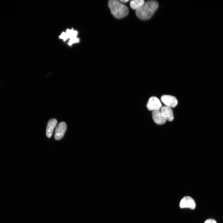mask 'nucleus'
Here are the masks:
<instances>
[{
	"label": "nucleus",
	"instance_id": "obj_1",
	"mask_svg": "<svg viewBox=\"0 0 223 223\" xmlns=\"http://www.w3.org/2000/svg\"><path fill=\"white\" fill-rule=\"evenodd\" d=\"M158 7V2L155 1H148L139 9L136 10L137 16L142 20H146L151 18Z\"/></svg>",
	"mask_w": 223,
	"mask_h": 223
},
{
	"label": "nucleus",
	"instance_id": "obj_6",
	"mask_svg": "<svg viewBox=\"0 0 223 223\" xmlns=\"http://www.w3.org/2000/svg\"><path fill=\"white\" fill-rule=\"evenodd\" d=\"M67 126L64 122L59 123L56 127L55 132V138L56 140H59L63 136L66 131Z\"/></svg>",
	"mask_w": 223,
	"mask_h": 223
},
{
	"label": "nucleus",
	"instance_id": "obj_5",
	"mask_svg": "<svg viewBox=\"0 0 223 223\" xmlns=\"http://www.w3.org/2000/svg\"><path fill=\"white\" fill-rule=\"evenodd\" d=\"M162 101L166 106L170 107H174L177 104L178 101L174 97L170 95H164L161 98Z\"/></svg>",
	"mask_w": 223,
	"mask_h": 223
},
{
	"label": "nucleus",
	"instance_id": "obj_4",
	"mask_svg": "<svg viewBox=\"0 0 223 223\" xmlns=\"http://www.w3.org/2000/svg\"><path fill=\"white\" fill-rule=\"evenodd\" d=\"M179 206L181 208H189L191 209H194L195 208L196 204L195 201L191 197L186 196L181 199Z\"/></svg>",
	"mask_w": 223,
	"mask_h": 223
},
{
	"label": "nucleus",
	"instance_id": "obj_10",
	"mask_svg": "<svg viewBox=\"0 0 223 223\" xmlns=\"http://www.w3.org/2000/svg\"><path fill=\"white\" fill-rule=\"evenodd\" d=\"M143 0H133L130 2V7L136 10L140 8L145 3Z\"/></svg>",
	"mask_w": 223,
	"mask_h": 223
},
{
	"label": "nucleus",
	"instance_id": "obj_9",
	"mask_svg": "<svg viewBox=\"0 0 223 223\" xmlns=\"http://www.w3.org/2000/svg\"><path fill=\"white\" fill-rule=\"evenodd\" d=\"M57 123L56 120L54 118L50 120L48 122L46 132V136L48 138H50L51 136Z\"/></svg>",
	"mask_w": 223,
	"mask_h": 223
},
{
	"label": "nucleus",
	"instance_id": "obj_8",
	"mask_svg": "<svg viewBox=\"0 0 223 223\" xmlns=\"http://www.w3.org/2000/svg\"><path fill=\"white\" fill-rule=\"evenodd\" d=\"M160 110L166 120L172 121L174 119V116L172 109L171 107L166 106H162Z\"/></svg>",
	"mask_w": 223,
	"mask_h": 223
},
{
	"label": "nucleus",
	"instance_id": "obj_2",
	"mask_svg": "<svg viewBox=\"0 0 223 223\" xmlns=\"http://www.w3.org/2000/svg\"><path fill=\"white\" fill-rule=\"evenodd\" d=\"M111 13L116 18L120 19L125 17L129 13L127 7L120 1L110 0L108 3Z\"/></svg>",
	"mask_w": 223,
	"mask_h": 223
},
{
	"label": "nucleus",
	"instance_id": "obj_7",
	"mask_svg": "<svg viewBox=\"0 0 223 223\" xmlns=\"http://www.w3.org/2000/svg\"><path fill=\"white\" fill-rule=\"evenodd\" d=\"M152 117L154 121L157 124L163 125L166 122V120L160 109L153 111Z\"/></svg>",
	"mask_w": 223,
	"mask_h": 223
},
{
	"label": "nucleus",
	"instance_id": "obj_3",
	"mask_svg": "<svg viewBox=\"0 0 223 223\" xmlns=\"http://www.w3.org/2000/svg\"><path fill=\"white\" fill-rule=\"evenodd\" d=\"M162 104L159 99L155 96L150 98L147 104V109L150 111H154L160 109Z\"/></svg>",
	"mask_w": 223,
	"mask_h": 223
},
{
	"label": "nucleus",
	"instance_id": "obj_11",
	"mask_svg": "<svg viewBox=\"0 0 223 223\" xmlns=\"http://www.w3.org/2000/svg\"><path fill=\"white\" fill-rule=\"evenodd\" d=\"M68 38H72L77 37L78 32L76 31H74L72 29H67L66 31Z\"/></svg>",
	"mask_w": 223,
	"mask_h": 223
},
{
	"label": "nucleus",
	"instance_id": "obj_12",
	"mask_svg": "<svg viewBox=\"0 0 223 223\" xmlns=\"http://www.w3.org/2000/svg\"><path fill=\"white\" fill-rule=\"evenodd\" d=\"M79 42V39L77 37L70 38V40L68 43V45H71L73 43H74L78 42Z\"/></svg>",
	"mask_w": 223,
	"mask_h": 223
},
{
	"label": "nucleus",
	"instance_id": "obj_15",
	"mask_svg": "<svg viewBox=\"0 0 223 223\" xmlns=\"http://www.w3.org/2000/svg\"><path fill=\"white\" fill-rule=\"evenodd\" d=\"M120 2H122L123 3H125L128 2L129 0H120Z\"/></svg>",
	"mask_w": 223,
	"mask_h": 223
},
{
	"label": "nucleus",
	"instance_id": "obj_14",
	"mask_svg": "<svg viewBox=\"0 0 223 223\" xmlns=\"http://www.w3.org/2000/svg\"><path fill=\"white\" fill-rule=\"evenodd\" d=\"M204 223H217L216 221L213 219H209L206 221Z\"/></svg>",
	"mask_w": 223,
	"mask_h": 223
},
{
	"label": "nucleus",
	"instance_id": "obj_13",
	"mask_svg": "<svg viewBox=\"0 0 223 223\" xmlns=\"http://www.w3.org/2000/svg\"><path fill=\"white\" fill-rule=\"evenodd\" d=\"M59 38L65 41L68 38V35L66 33L63 32L59 36Z\"/></svg>",
	"mask_w": 223,
	"mask_h": 223
}]
</instances>
